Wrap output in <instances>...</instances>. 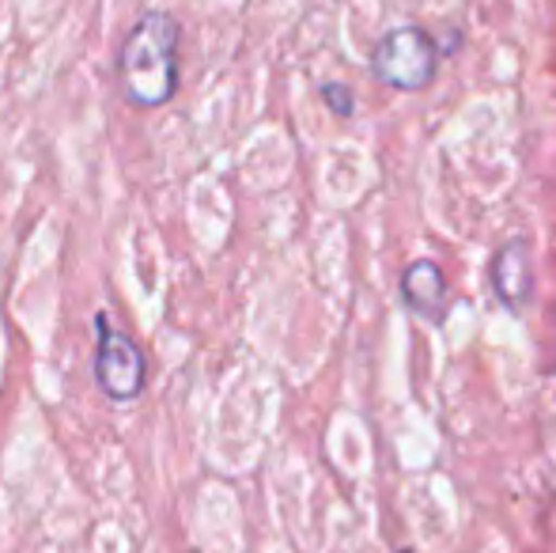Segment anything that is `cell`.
Listing matches in <instances>:
<instances>
[{"label":"cell","mask_w":556,"mask_h":553,"mask_svg":"<svg viewBox=\"0 0 556 553\" xmlns=\"http://www.w3.org/2000/svg\"><path fill=\"white\" fill-rule=\"evenodd\" d=\"M117 84L132 106H163L178 91V20L144 12L117 50Z\"/></svg>","instance_id":"6da1fadb"},{"label":"cell","mask_w":556,"mask_h":553,"mask_svg":"<svg viewBox=\"0 0 556 553\" xmlns=\"http://www.w3.org/2000/svg\"><path fill=\"white\" fill-rule=\"evenodd\" d=\"M440 73V46L425 27H394L375 42L371 76L394 91H420Z\"/></svg>","instance_id":"7a4b0ae2"},{"label":"cell","mask_w":556,"mask_h":553,"mask_svg":"<svg viewBox=\"0 0 556 553\" xmlns=\"http://www.w3.org/2000/svg\"><path fill=\"white\" fill-rule=\"evenodd\" d=\"M96 353H91V372H96L99 391L111 402H129L144 391V353L129 334L114 330L111 315L96 318Z\"/></svg>","instance_id":"3957f363"},{"label":"cell","mask_w":556,"mask_h":553,"mask_svg":"<svg viewBox=\"0 0 556 553\" xmlns=\"http://www.w3.org/2000/svg\"><path fill=\"white\" fill-rule=\"evenodd\" d=\"M492 292L507 311L519 315L534 296V254L527 239H507L492 259Z\"/></svg>","instance_id":"277c9868"},{"label":"cell","mask_w":556,"mask_h":553,"mask_svg":"<svg viewBox=\"0 0 556 553\" xmlns=\"http://www.w3.org/2000/svg\"><path fill=\"white\" fill-rule=\"evenodd\" d=\"M402 300L417 311L420 318L440 326L446 315V277L432 259H417L402 274Z\"/></svg>","instance_id":"5b68a950"},{"label":"cell","mask_w":556,"mask_h":553,"mask_svg":"<svg viewBox=\"0 0 556 553\" xmlns=\"http://www.w3.org/2000/svg\"><path fill=\"white\" fill-rule=\"evenodd\" d=\"M323 103L330 106L333 118H352V114H356V91L341 80H330V84H323Z\"/></svg>","instance_id":"8992f818"},{"label":"cell","mask_w":556,"mask_h":553,"mask_svg":"<svg viewBox=\"0 0 556 553\" xmlns=\"http://www.w3.org/2000/svg\"><path fill=\"white\" fill-rule=\"evenodd\" d=\"M397 553H413V550H397Z\"/></svg>","instance_id":"52a82bcc"}]
</instances>
